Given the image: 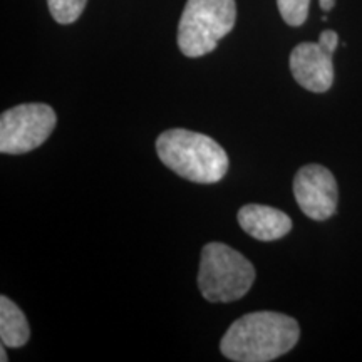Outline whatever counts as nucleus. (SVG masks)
Instances as JSON below:
<instances>
[{
	"label": "nucleus",
	"instance_id": "obj_2",
	"mask_svg": "<svg viewBox=\"0 0 362 362\" xmlns=\"http://www.w3.org/2000/svg\"><path fill=\"white\" fill-rule=\"evenodd\" d=\"M160 160L181 178L194 183H216L228 171L225 149L210 136L188 129H168L156 139Z\"/></svg>",
	"mask_w": 362,
	"mask_h": 362
},
{
	"label": "nucleus",
	"instance_id": "obj_3",
	"mask_svg": "<svg viewBox=\"0 0 362 362\" xmlns=\"http://www.w3.org/2000/svg\"><path fill=\"white\" fill-rule=\"evenodd\" d=\"M255 269L248 259L225 243L203 247L198 287L208 302H235L250 291Z\"/></svg>",
	"mask_w": 362,
	"mask_h": 362
},
{
	"label": "nucleus",
	"instance_id": "obj_13",
	"mask_svg": "<svg viewBox=\"0 0 362 362\" xmlns=\"http://www.w3.org/2000/svg\"><path fill=\"white\" fill-rule=\"evenodd\" d=\"M319 6L324 12H330L336 6V0H319Z\"/></svg>",
	"mask_w": 362,
	"mask_h": 362
},
{
	"label": "nucleus",
	"instance_id": "obj_8",
	"mask_svg": "<svg viewBox=\"0 0 362 362\" xmlns=\"http://www.w3.org/2000/svg\"><path fill=\"white\" fill-rule=\"evenodd\" d=\"M238 223L243 232L262 242L279 240L292 230V220L287 214L265 205H245L240 208Z\"/></svg>",
	"mask_w": 362,
	"mask_h": 362
},
{
	"label": "nucleus",
	"instance_id": "obj_1",
	"mask_svg": "<svg viewBox=\"0 0 362 362\" xmlns=\"http://www.w3.org/2000/svg\"><path fill=\"white\" fill-rule=\"evenodd\" d=\"M300 327L279 312H252L240 317L221 337L220 351L235 362H269L296 347Z\"/></svg>",
	"mask_w": 362,
	"mask_h": 362
},
{
	"label": "nucleus",
	"instance_id": "obj_11",
	"mask_svg": "<svg viewBox=\"0 0 362 362\" xmlns=\"http://www.w3.org/2000/svg\"><path fill=\"white\" fill-rule=\"evenodd\" d=\"M277 6L285 24L298 27L307 21L310 0H277Z\"/></svg>",
	"mask_w": 362,
	"mask_h": 362
},
{
	"label": "nucleus",
	"instance_id": "obj_7",
	"mask_svg": "<svg viewBox=\"0 0 362 362\" xmlns=\"http://www.w3.org/2000/svg\"><path fill=\"white\" fill-rule=\"evenodd\" d=\"M292 76L302 88L312 93H325L334 83L332 52L319 42H302L291 54Z\"/></svg>",
	"mask_w": 362,
	"mask_h": 362
},
{
	"label": "nucleus",
	"instance_id": "obj_14",
	"mask_svg": "<svg viewBox=\"0 0 362 362\" xmlns=\"http://www.w3.org/2000/svg\"><path fill=\"white\" fill-rule=\"evenodd\" d=\"M6 347H7V346H4V344H2V351H0V361H2V362L8 361V356H7V352H6Z\"/></svg>",
	"mask_w": 362,
	"mask_h": 362
},
{
	"label": "nucleus",
	"instance_id": "obj_5",
	"mask_svg": "<svg viewBox=\"0 0 362 362\" xmlns=\"http://www.w3.org/2000/svg\"><path fill=\"white\" fill-rule=\"evenodd\" d=\"M56 111L47 104H21L0 117V151L24 155L39 148L56 128Z\"/></svg>",
	"mask_w": 362,
	"mask_h": 362
},
{
	"label": "nucleus",
	"instance_id": "obj_10",
	"mask_svg": "<svg viewBox=\"0 0 362 362\" xmlns=\"http://www.w3.org/2000/svg\"><path fill=\"white\" fill-rule=\"evenodd\" d=\"M49 11L59 24H72L81 17L88 0H47Z\"/></svg>",
	"mask_w": 362,
	"mask_h": 362
},
{
	"label": "nucleus",
	"instance_id": "obj_6",
	"mask_svg": "<svg viewBox=\"0 0 362 362\" xmlns=\"http://www.w3.org/2000/svg\"><path fill=\"white\" fill-rule=\"evenodd\" d=\"M297 205L312 220L322 221L336 214L339 189L334 175L320 165H307L293 178Z\"/></svg>",
	"mask_w": 362,
	"mask_h": 362
},
{
	"label": "nucleus",
	"instance_id": "obj_4",
	"mask_svg": "<svg viewBox=\"0 0 362 362\" xmlns=\"http://www.w3.org/2000/svg\"><path fill=\"white\" fill-rule=\"evenodd\" d=\"M237 22L235 0H188L178 25V47L187 57L215 51Z\"/></svg>",
	"mask_w": 362,
	"mask_h": 362
},
{
	"label": "nucleus",
	"instance_id": "obj_12",
	"mask_svg": "<svg viewBox=\"0 0 362 362\" xmlns=\"http://www.w3.org/2000/svg\"><path fill=\"white\" fill-rule=\"evenodd\" d=\"M319 44L322 45L325 51L334 54V51H336L337 44H339L337 34L334 33V30H324V33L320 34V37H319Z\"/></svg>",
	"mask_w": 362,
	"mask_h": 362
},
{
	"label": "nucleus",
	"instance_id": "obj_9",
	"mask_svg": "<svg viewBox=\"0 0 362 362\" xmlns=\"http://www.w3.org/2000/svg\"><path fill=\"white\" fill-rule=\"evenodd\" d=\"M30 337V327L24 312L17 307L11 298L0 297V339L7 347L25 346Z\"/></svg>",
	"mask_w": 362,
	"mask_h": 362
}]
</instances>
